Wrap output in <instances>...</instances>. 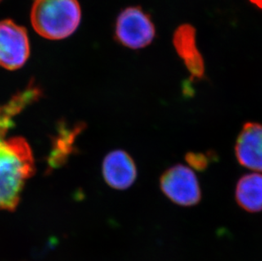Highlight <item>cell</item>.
Listing matches in <instances>:
<instances>
[{
    "instance_id": "1",
    "label": "cell",
    "mask_w": 262,
    "mask_h": 261,
    "mask_svg": "<svg viewBox=\"0 0 262 261\" xmlns=\"http://www.w3.org/2000/svg\"><path fill=\"white\" fill-rule=\"evenodd\" d=\"M35 172L34 157L26 139L0 133V209L13 211Z\"/></svg>"
},
{
    "instance_id": "2",
    "label": "cell",
    "mask_w": 262,
    "mask_h": 261,
    "mask_svg": "<svg viewBox=\"0 0 262 261\" xmlns=\"http://www.w3.org/2000/svg\"><path fill=\"white\" fill-rule=\"evenodd\" d=\"M81 18L77 0H35L31 12L35 31L50 40L70 37L77 29Z\"/></svg>"
},
{
    "instance_id": "3",
    "label": "cell",
    "mask_w": 262,
    "mask_h": 261,
    "mask_svg": "<svg viewBox=\"0 0 262 261\" xmlns=\"http://www.w3.org/2000/svg\"><path fill=\"white\" fill-rule=\"evenodd\" d=\"M116 38L121 45L131 50H140L153 42L156 27L150 16L141 7H128L117 18Z\"/></svg>"
},
{
    "instance_id": "4",
    "label": "cell",
    "mask_w": 262,
    "mask_h": 261,
    "mask_svg": "<svg viewBox=\"0 0 262 261\" xmlns=\"http://www.w3.org/2000/svg\"><path fill=\"white\" fill-rule=\"evenodd\" d=\"M161 188L169 200L180 206H193L201 200L198 178L186 165H176L166 170L161 176Z\"/></svg>"
},
{
    "instance_id": "5",
    "label": "cell",
    "mask_w": 262,
    "mask_h": 261,
    "mask_svg": "<svg viewBox=\"0 0 262 261\" xmlns=\"http://www.w3.org/2000/svg\"><path fill=\"white\" fill-rule=\"evenodd\" d=\"M30 54L25 28L10 20H0V67L14 71L23 67Z\"/></svg>"
},
{
    "instance_id": "6",
    "label": "cell",
    "mask_w": 262,
    "mask_h": 261,
    "mask_svg": "<svg viewBox=\"0 0 262 261\" xmlns=\"http://www.w3.org/2000/svg\"><path fill=\"white\" fill-rule=\"evenodd\" d=\"M236 158L244 167L262 172V125L248 122L237 136Z\"/></svg>"
},
{
    "instance_id": "7",
    "label": "cell",
    "mask_w": 262,
    "mask_h": 261,
    "mask_svg": "<svg viewBox=\"0 0 262 261\" xmlns=\"http://www.w3.org/2000/svg\"><path fill=\"white\" fill-rule=\"evenodd\" d=\"M102 173L110 187L117 190H126L135 183L138 170L128 154L123 150H114L104 158Z\"/></svg>"
},
{
    "instance_id": "8",
    "label": "cell",
    "mask_w": 262,
    "mask_h": 261,
    "mask_svg": "<svg viewBox=\"0 0 262 261\" xmlns=\"http://www.w3.org/2000/svg\"><path fill=\"white\" fill-rule=\"evenodd\" d=\"M176 51L193 79H201L205 75V62L196 44L195 29L183 24L176 30L173 36Z\"/></svg>"
},
{
    "instance_id": "9",
    "label": "cell",
    "mask_w": 262,
    "mask_h": 261,
    "mask_svg": "<svg viewBox=\"0 0 262 261\" xmlns=\"http://www.w3.org/2000/svg\"><path fill=\"white\" fill-rule=\"evenodd\" d=\"M235 197L237 205L245 211H262V174L243 176L236 186Z\"/></svg>"
},
{
    "instance_id": "10",
    "label": "cell",
    "mask_w": 262,
    "mask_h": 261,
    "mask_svg": "<svg viewBox=\"0 0 262 261\" xmlns=\"http://www.w3.org/2000/svg\"><path fill=\"white\" fill-rule=\"evenodd\" d=\"M185 160L190 167L198 171H203L210 164V157L205 154L189 152L186 155Z\"/></svg>"
},
{
    "instance_id": "11",
    "label": "cell",
    "mask_w": 262,
    "mask_h": 261,
    "mask_svg": "<svg viewBox=\"0 0 262 261\" xmlns=\"http://www.w3.org/2000/svg\"><path fill=\"white\" fill-rule=\"evenodd\" d=\"M251 2L254 3L255 5L262 7V0H251Z\"/></svg>"
},
{
    "instance_id": "12",
    "label": "cell",
    "mask_w": 262,
    "mask_h": 261,
    "mask_svg": "<svg viewBox=\"0 0 262 261\" xmlns=\"http://www.w3.org/2000/svg\"><path fill=\"white\" fill-rule=\"evenodd\" d=\"M0 1H1V0H0Z\"/></svg>"
}]
</instances>
